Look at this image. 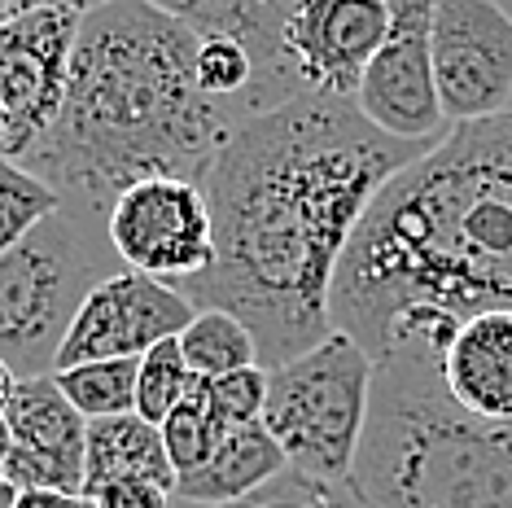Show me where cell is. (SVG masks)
Instances as JSON below:
<instances>
[{"instance_id":"2e32d148","label":"cell","mask_w":512,"mask_h":508,"mask_svg":"<svg viewBox=\"0 0 512 508\" xmlns=\"http://www.w3.org/2000/svg\"><path fill=\"white\" fill-rule=\"evenodd\" d=\"M281 469H289V465H285L281 447H276V438L267 434V425L263 421L237 425L232 434L219 438V447L202 469L176 478V500L197 504V508H219V504H232V500H241V495L259 491L263 482H272Z\"/></svg>"},{"instance_id":"1f68e13d","label":"cell","mask_w":512,"mask_h":508,"mask_svg":"<svg viewBox=\"0 0 512 508\" xmlns=\"http://www.w3.org/2000/svg\"><path fill=\"white\" fill-rule=\"evenodd\" d=\"M0 149H5V106H0Z\"/></svg>"},{"instance_id":"4dcf8cb0","label":"cell","mask_w":512,"mask_h":508,"mask_svg":"<svg viewBox=\"0 0 512 508\" xmlns=\"http://www.w3.org/2000/svg\"><path fill=\"white\" fill-rule=\"evenodd\" d=\"M22 9H31L27 0H0V22H9L14 14H22Z\"/></svg>"},{"instance_id":"f546056e","label":"cell","mask_w":512,"mask_h":508,"mask_svg":"<svg viewBox=\"0 0 512 508\" xmlns=\"http://www.w3.org/2000/svg\"><path fill=\"white\" fill-rule=\"evenodd\" d=\"M9 447H14V434H9V421H5V412H0V469H5V460H9Z\"/></svg>"},{"instance_id":"9c48e42d","label":"cell","mask_w":512,"mask_h":508,"mask_svg":"<svg viewBox=\"0 0 512 508\" xmlns=\"http://www.w3.org/2000/svg\"><path fill=\"white\" fill-rule=\"evenodd\" d=\"M434 84L447 123L504 114L512 101V14L499 0H434Z\"/></svg>"},{"instance_id":"f1b7e54d","label":"cell","mask_w":512,"mask_h":508,"mask_svg":"<svg viewBox=\"0 0 512 508\" xmlns=\"http://www.w3.org/2000/svg\"><path fill=\"white\" fill-rule=\"evenodd\" d=\"M18 495H22V491L5 478V473H0V508H18Z\"/></svg>"},{"instance_id":"3957f363","label":"cell","mask_w":512,"mask_h":508,"mask_svg":"<svg viewBox=\"0 0 512 508\" xmlns=\"http://www.w3.org/2000/svg\"><path fill=\"white\" fill-rule=\"evenodd\" d=\"M193 53V31L145 0L84 14L62 114L18 167L92 219H106L114 198L141 180L202 184L241 119L197 88Z\"/></svg>"},{"instance_id":"ac0fdd59","label":"cell","mask_w":512,"mask_h":508,"mask_svg":"<svg viewBox=\"0 0 512 508\" xmlns=\"http://www.w3.org/2000/svg\"><path fill=\"white\" fill-rule=\"evenodd\" d=\"M176 342H180V355H184V364H189V373H197V377H224V373H237V368L259 364V342H254V333L241 325L232 311H219V307L197 311Z\"/></svg>"},{"instance_id":"52a82bcc","label":"cell","mask_w":512,"mask_h":508,"mask_svg":"<svg viewBox=\"0 0 512 508\" xmlns=\"http://www.w3.org/2000/svg\"><path fill=\"white\" fill-rule=\"evenodd\" d=\"M106 237L123 268L176 290L215 263L211 202L197 180L154 176L123 189L106 215Z\"/></svg>"},{"instance_id":"cb8c5ba5","label":"cell","mask_w":512,"mask_h":508,"mask_svg":"<svg viewBox=\"0 0 512 508\" xmlns=\"http://www.w3.org/2000/svg\"><path fill=\"white\" fill-rule=\"evenodd\" d=\"M202 399L211 421L219 425V434H232L237 425L263 421V403H267V368H237L224 377H202Z\"/></svg>"},{"instance_id":"8fae6325","label":"cell","mask_w":512,"mask_h":508,"mask_svg":"<svg viewBox=\"0 0 512 508\" xmlns=\"http://www.w3.org/2000/svg\"><path fill=\"white\" fill-rule=\"evenodd\" d=\"M197 307L176 285H162L145 272L119 268L97 281L79 303L71 329L57 346V368H75L92 360H141L158 342L180 338Z\"/></svg>"},{"instance_id":"8992f818","label":"cell","mask_w":512,"mask_h":508,"mask_svg":"<svg viewBox=\"0 0 512 508\" xmlns=\"http://www.w3.org/2000/svg\"><path fill=\"white\" fill-rule=\"evenodd\" d=\"M372 395V355L342 329L298 360L267 368L263 425L285 465L316 478H351L364 443Z\"/></svg>"},{"instance_id":"44dd1931","label":"cell","mask_w":512,"mask_h":508,"mask_svg":"<svg viewBox=\"0 0 512 508\" xmlns=\"http://www.w3.org/2000/svg\"><path fill=\"white\" fill-rule=\"evenodd\" d=\"M158 430H162V447H167V460H171V469H176V478L202 469L206 460H211V452L219 447L224 434H219V425L211 421V412H206L202 377L197 373L189 381V395L180 399V408L167 412V421H162Z\"/></svg>"},{"instance_id":"5bb4252c","label":"cell","mask_w":512,"mask_h":508,"mask_svg":"<svg viewBox=\"0 0 512 508\" xmlns=\"http://www.w3.org/2000/svg\"><path fill=\"white\" fill-rule=\"evenodd\" d=\"M9 447L5 478L18 491H62L84 495V456H88V421L71 408V399L49 377L18 381L14 399L5 408Z\"/></svg>"},{"instance_id":"30bf717a","label":"cell","mask_w":512,"mask_h":508,"mask_svg":"<svg viewBox=\"0 0 512 508\" xmlns=\"http://www.w3.org/2000/svg\"><path fill=\"white\" fill-rule=\"evenodd\" d=\"M434 0H390V31L359 79L355 106L394 141L438 145L451 132L434 84Z\"/></svg>"},{"instance_id":"603a6c76","label":"cell","mask_w":512,"mask_h":508,"mask_svg":"<svg viewBox=\"0 0 512 508\" xmlns=\"http://www.w3.org/2000/svg\"><path fill=\"white\" fill-rule=\"evenodd\" d=\"M189 364L180 355V342L167 338L158 342L154 351L141 355V368H136V417H145L149 425H162L171 408H180V399L189 395Z\"/></svg>"},{"instance_id":"4fadbf2b","label":"cell","mask_w":512,"mask_h":508,"mask_svg":"<svg viewBox=\"0 0 512 508\" xmlns=\"http://www.w3.org/2000/svg\"><path fill=\"white\" fill-rule=\"evenodd\" d=\"M390 333H425L434 342L442 386L464 412L482 421H512V311H473L464 320L399 316L381 342Z\"/></svg>"},{"instance_id":"7c38bea8","label":"cell","mask_w":512,"mask_h":508,"mask_svg":"<svg viewBox=\"0 0 512 508\" xmlns=\"http://www.w3.org/2000/svg\"><path fill=\"white\" fill-rule=\"evenodd\" d=\"M390 31V0H294L285 49L302 92L355 101L359 79Z\"/></svg>"},{"instance_id":"ffe728a7","label":"cell","mask_w":512,"mask_h":508,"mask_svg":"<svg viewBox=\"0 0 512 508\" xmlns=\"http://www.w3.org/2000/svg\"><path fill=\"white\" fill-rule=\"evenodd\" d=\"M180 508H197V504H180ZM219 508H368V504L351 487V478H316V473L302 469H281L259 491Z\"/></svg>"},{"instance_id":"e0dca14e","label":"cell","mask_w":512,"mask_h":508,"mask_svg":"<svg viewBox=\"0 0 512 508\" xmlns=\"http://www.w3.org/2000/svg\"><path fill=\"white\" fill-rule=\"evenodd\" d=\"M119 478L158 482V487H167L176 495V469H171L167 447H162V430L149 425L145 417H136V412L88 421L84 495L106 487V482H119Z\"/></svg>"},{"instance_id":"7a4b0ae2","label":"cell","mask_w":512,"mask_h":508,"mask_svg":"<svg viewBox=\"0 0 512 508\" xmlns=\"http://www.w3.org/2000/svg\"><path fill=\"white\" fill-rule=\"evenodd\" d=\"M512 311V110L394 171L333 276L329 320L372 355L399 316Z\"/></svg>"},{"instance_id":"d6986e66","label":"cell","mask_w":512,"mask_h":508,"mask_svg":"<svg viewBox=\"0 0 512 508\" xmlns=\"http://www.w3.org/2000/svg\"><path fill=\"white\" fill-rule=\"evenodd\" d=\"M136 368H141V360H92L57 368L53 381L84 421H106L136 412Z\"/></svg>"},{"instance_id":"9a60e30c","label":"cell","mask_w":512,"mask_h":508,"mask_svg":"<svg viewBox=\"0 0 512 508\" xmlns=\"http://www.w3.org/2000/svg\"><path fill=\"white\" fill-rule=\"evenodd\" d=\"M158 14L176 18L193 36H228L254 57L259 84L272 106L294 101L302 84L285 49V22L294 0H145Z\"/></svg>"},{"instance_id":"484cf974","label":"cell","mask_w":512,"mask_h":508,"mask_svg":"<svg viewBox=\"0 0 512 508\" xmlns=\"http://www.w3.org/2000/svg\"><path fill=\"white\" fill-rule=\"evenodd\" d=\"M18 508H97L88 495H62V491H22Z\"/></svg>"},{"instance_id":"7402d4cb","label":"cell","mask_w":512,"mask_h":508,"mask_svg":"<svg viewBox=\"0 0 512 508\" xmlns=\"http://www.w3.org/2000/svg\"><path fill=\"white\" fill-rule=\"evenodd\" d=\"M57 206H62V198L40 176H31L27 167L0 158V254L14 250Z\"/></svg>"},{"instance_id":"4316f807","label":"cell","mask_w":512,"mask_h":508,"mask_svg":"<svg viewBox=\"0 0 512 508\" xmlns=\"http://www.w3.org/2000/svg\"><path fill=\"white\" fill-rule=\"evenodd\" d=\"M14 390H18V373L9 368L5 360H0V412L9 408V399H14Z\"/></svg>"},{"instance_id":"6da1fadb","label":"cell","mask_w":512,"mask_h":508,"mask_svg":"<svg viewBox=\"0 0 512 508\" xmlns=\"http://www.w3.org/2000/svg\"><path fill=\"white\" fill-rule=\"evenodd\" d=\"M425 149L434 145L394 141L355 101L320 92L241 119L202 180L215 263L180 294L197 311H232L263 368L298 360L333 333V276L359 219Z\"/></svg>"},{"instance_id":"83f0119b","label":"cell","mask_w":512,"mask_h":508,"mask_svg":"<svg viewBox=\"0 0 512 508\" xmlns=\"http://www.w3.org/2000/svg\"><path fill=\"white\" fill-rule=\"evenodd\" d=\"M49 5H62V9H71V14H92V9L110 5V0H49Z\"/></svg>"},{"instance_id":"d6a6232c","label":"cell","mask_w":512,"mask_h":508,"mask_svg":"<svg viewBox=\"0 0 512 508\" xmlns=\"http://www.w3.org/2000/svg\"><path fill=\"white\" fill-rule=\"evenodd\" d=\"M27 5H44V0H27Z\"/></svg>"},{"instance_id":"ba28073f","label":"cell","mask_w":512,"mask_h":508,"mask_svg":"<svg viewBox=\"0 0 512 508\" xmlns=\"http://www.w3.org/2000/svg\"><path fill=\"white\" fill-rule=\"evenodd\" d=\"M79 18L84 14L44 0L0 22V106H5L0 158L9 163H22L62 114Z\"/></svg>"},{"instance_id":"d4e9b609","label":"cell","mask_w":512,"mask_h":508,"mask_svg":"<svg viewBox=\"0 0 512 508\" xmlns=\"http://www.w3.org/2000/svg\"><path fill=\"white\" fill-rule=\"evenodd\" d=\"M97 508H176V495L158 482H141V478H119L106 482L88 495Z\"/></svg>"},{"instance_id":"5b68a950","label":"cell","mask_w":512,"mask_h":508,"mask_svg":"<svg viewBox=\"0 0 512 508\" xmlns=\"http://www.w3.org/2000/svg\"><path fill=\"white\" fill-rule=\"evenodd\" d=\"M106 219L57 206L9 254H0V360L27 377H49L79 303L110 276Z\"/></svg>"},{"instance_id":"277c9868","label":"cell","mask_w":512,"mask_h":508,"mask_svg":"<svg viewBox=\"0 0 512 508\" xmlns=\"http://www.w3.org/2000/svg\"><path fill=\"white\" fill-rule=\"evenodd\" d=\"M351 487L368 508H512V421H482L447 395L425 333H390Z\"/></svg>"}]
</instances>
